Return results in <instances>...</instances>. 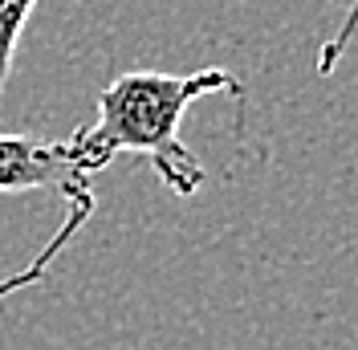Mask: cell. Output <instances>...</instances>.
I'll list each match as a JSON object with an SVG mask.
<instances>
[{
    "label": "cell",
    "instance_id": "cell-5",
    "mask_svg": "<svg viewBox=\"0 0 358 350\" xmlns=\"http://www.w3.org/2000/svg\"><path fill=\"white\" fill-rule=\"evenodd\" d=\"M355 37H358V0L346 8L342 24H338L334 33L326 37V45L317 49V74H322V78H330V74H334V66L342 62V53L350 49V41H355Z\"/></svg>",
    "mask_w": 358,
    "mask_h": 350
},
{
    "label": "cell",
    "instance_id": "cell-4",
    "mask_svg": "<svg viewBox=\"0 0 358 350\" xmlns=\"http://www.w3.org/2000/svg\"><path fill=\"white\" fill-rule=\"evenodd\" d=\"M37 4L41 0H0V98H4V86H8V74H13V57H17V45H21L24 21Z\"/></svg>",
    "mask_w": 358,
    "mask_h": 350
},
{
    "label": "cell",
    "instance_id": "cell-3",
    "mask_svg": "<svg viewBox=\"0 0 358 350\" xmlns=\"http://www.w3.org/2000/svg\"><path fill=\"white\" fill-rule=\"evenodd\" d=\"M94 192H82V196H73L69 200V212H66V220L57 224V232L49 237V241L41 244V253L33 257L29 265H21L13 277H0V302L4 298H13V293H21V289H29V285H37V281H45V273H49V265L62 257V248H66L78 232H82V224H86L90 216H94Z\"/></svg>",
    "mask_w": 358,
    "mask_h": 350
},
{
    "label": "cell",
    "instance_id": "cell-2",
    "mask_svg": "<svg viewBox=\"0 0 358 350\" xmlns=\"http://www.w3.org/2000/svg\"><path fill=\"white\" fill-rule=\"evenodd\" d=\"M0 192H57L82 196L94 192L90 175L78 167L69 143H41L33 134H0Z\"/></svg>",
    "mask_w": 358,
    "mask_h": 350
},
{
    "label": "cell",
    "instance_id": "cell-1",
    "mask_svg": "<svg viewBox=\"0 0 358 350\" xmlns=\"http://www.w3.org/2000/svg\"><path fill=\"white\" fill-rule=\"evenodd\" d=\"M208 94L245 98V86L224 66H208L196 74H159V69L118 74L98 94V122L78 127L66 143L86 175L110 167V159L131 151L147 159V167L167 183V192H176L179 200H192L208 175H203L200 159L183 147L179 122L187 106Z\"/></svg>",
    "mask_w": 358,
    "mask_h": 350
}]
</instances>
